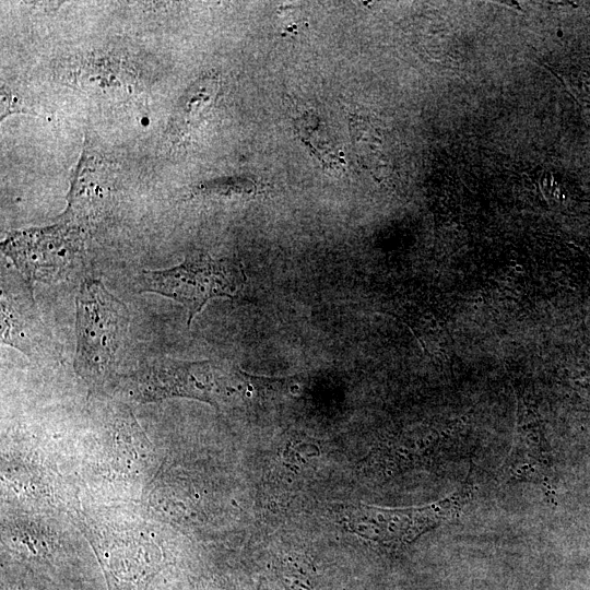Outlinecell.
Returning <instances> with one entry per match:
<instances>
[{
  "mask_svg": "<svg viewBox=\"0 0 590 590\" xmlns=\"http://www.w3.org/2000/svg\"><path fill=\"white\" fill-rule=\"evenodd\" d=\"M121 384L126 393L141 403L184 397L217 406L214 367L209 361L158 358L125 376Z\"/></svg>",
  "mask_w": 590,
  "mask_h": 590,
  "instance_id": "cell-4",
  "label": "cell"
},
{
  "mask_svg": "<svg viewBox=\"0 0 590 590\" xmlns=\"http://www.w3.org/2000/svg\"><path fill=\"white\" fill-rule=\"evenodd\" d=\"M217 90V80L214 76H203L185 95L178 111L176 122L178 126L188 123L202 110L214 97Z\"/></svg>",
  "mask_w": 590,
  "mask_h": 590,
  "instance_id": "cell-9",
  "label": "cell"
},
{
  "mask_svg": "<svg viewBox=\"0 0 590 590\" xmlns=\"http://www.w3.org/2000/svg\"><path fill=\"white\" fill-rule=\"evenodd\" d=\"M271 579L275 590H318V574L306 558L283 555L274 559Z\"/></svg>",
  "mask_w": 590,
  "mask_h": 590,
  "instance_id": "cell-7",
  "label": "cell"
},
{
  "mask_svg": "<svg viewBox=\"0 0 590 590\" xmlns=\"http://www.w3.org/2000/svg\"><path fill=\"white\" fill-rule=\"evenodd\" d=\"M129 324L125 304L96 279L85 280L76 296L74 369L91 388L110 374Z\"/></svg>",
  "mask_w": 590,
  "mask_h": 590,
  "instance_id": "cell-1",
  "label": "cell"
},
{
  "mask_svg": "<svg viewBox=\"0 0 590 590\" xmlns=\"http://www.w3.org/2000/svg\"><path fill=\"white\" fill-rule=\"evenodd\" d=\"M503 469L507 482L530 481L551 487L552 462L541 436L535 440L526 439L517 429Z\"/></svg>",
  "mask_w": 590,
  "mask_h": 590,
  "instance_id": "cell-6",
  "label": "cell"
},
{
  "mask_svg": "<svg viewBox=\"0 0 590 590\" xmlns=\"http://www.w3.org/2000/svg\"><path fill=\"white\" fill-rule=\"evenodd\" d=\"M472 491V485L465 482L448 497L422 507L387 509L364 504L349 505L342 522L349 531L365 540L384 547H400L442 522L456 519Z\"/></svg>",
  "mask_w": 590,
  "mask_h": 590,
  "instance_id": "cell-3",
  "label": "cell"
},
{
  "mask_svg": "<svg viewBox=\"0 0 590 590\" xmlns=\"http://www.w3.org/2000/svg\"><path fill=\"white\" fill-rule=\"evenodd\" d=\"M297 133L308 144L312 153L329 168L344 164L343 153L337 149L319 119L305 113L295 121Z\"/></svg>",
  "mask_w": 590,
  "mask_h": 590,
  "instance_id": "cell-8",
  "label": "cell"
},
{
  "mask_svg": "<svg viewBox=\"0 0 590 590\" xmlns=\"http://www.w3.org/2000/svg\"><path fill=\"white\" fill-rule=\"evenodd\" d=\"M246 280L240 262L214 259L205 252L192 251L176 267L166 270L143 271L137 287L181 304L188 311V326L208 300L220 296H234Z\"/></svg>",
  "mask_w": 590,
  "mask_h": 590,
  "instance_id": "cell-2",
  "label": "cell"
},
{
  "mask_svg": "<svg viewBox=\"0 0 590 590\" xmlns=\"http://www.w3.org/2000/svg\"><path fill=\"white\" fill-rule=\"evenodd\" d=\"M1 340L28 357H52L56 343L37 315L30 288L2 287Z\"/></svg>",
  "mask_w": 590,
  "mask_h": 590,
  "instance_id": "cell-5",
  "label": "cell"
}]
</instances>
